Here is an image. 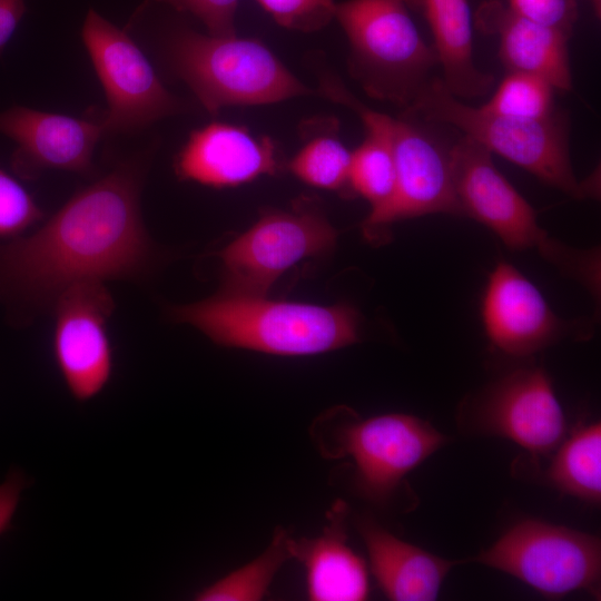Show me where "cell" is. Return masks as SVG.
Returning <instances> with one entry per match:
<instances>
[{
    "mask_svg": "<svg viewBox=\"0 0 601 601\" xmlns=\"http://www.w3.org/2000/svg\"><path fill=\"white\" fill-rule=\"evenodd\" d=\"M491 154L463 135L452 142V177L462 215L489 227L509 248H536L561 269L584 279L593 256L551 239L540 227L535 210L497 170Z\"/></svg>",
    "mask_w": 601,
    "mask_h": 601,
    "instance_id": "cell-6",
    "label": "cell"
},
{
    "mask_svg": "<svg viewBox=\"0 0 601 601\" xmlns=\"http://www.w3.org/2000/svg\"><path fill=\"white\" fill-rule=\"evenodd\" d=\"M144 167L122 162L28 235L0 242V307L23 328L83 280L140 282L158 259L141 216Z\"/></svg>",
    "mask_w": 601,
    "mask_h": 601,
    "instance_id": "cell-1",
    "label": "cell"
},
{
    "mask_svg": "<svg viewBox=\"0 0 601 601\" xmlns=\"http://www.w3.org/2000/svg\"><path fill=\"white\" fill-rule=\"evenodd\" d=\"M555 89L535 75L508 71L490 100L480 108L492 114L522 119H545L556 110Z\"/></svg>",
    "mask_w": 601,
    "mask_h": 601,
    "instance_id": "cell-24",
    "label": "cell"
},
{
    "mask_svg": "<svg viewBox=\"0 0 601 601\" xmlns=\"http://www.w3.org/2000/svg\"><path fill=\"white\" fill-rule=\"evenodd\" d=\"M28 476L19 469H11L0 483V535L12 523L22 493L29 486Z\"/></svg>",
    "mask_w": 601,
    "mask_h": 601,
    "instance_id": "cell-29",
    "label": "cell"
},
{
    "mask_svg": "<svg viewBox=\"0 0 601 601\" xmlns=\"http://www.w3.org/2000/svg\"><path fill=\"white\" fill-rule=\"evenodd\" d=\"M417 4L431 29L444 87L456 98L485 96L494 85L473 58L472 16L467 0H406Z\"/></svg>",
    "mask_w": 601,
    "mask_h": 601,
    "instance_id": "cell-20",
    "label": "cell"
},
{
    "mask_svg": "<svg viewBox=\"0 0 601 601\" xmlns=\"http://www.w3.org/2000/svg\"><path fill=\"white\" fill-rule=\"evenodd\" d=\"M165 52L174 72L211 115L227 106L266 105L314 93L256 39L177 28L168 35Z\"/></svg>",
    "mask_w": 601,
    "mask_h": 601,
    "instance_id": "cell-3",
    "label": "cell"
},
{
    "mask_svg": "<svg viewBox=\"0 0 601 601\" xmlns=\"http://www.w3.org/2000/svg\"><path fill=\"white\" fill-rule=\"evenodd\" d=\"M336 231L324 213L309 203L265 213L219 254L225 294L266 296L277 278L298 262L325 254Z\"/></svg>",
    "mask_w": 601,
    "mask_h": 601,
    "instance_id": "cell-8",
    "label": "cell"
},
{
    "mask_svg": "<svg viewBox=\"0 0 601 601\" xmlns=\"http://www.w3.org/2000/svg\"><path fill=\"white\" fill-rule=\"evenodd\" d=\"M26 12L24 0H0V56Z\"/></svg>",
    "mask_w": 601,
    "mask_h": 601,
    "instance_id": "cell-30",
    "label": "cell"
},
{
    "mask_svg": "<svg viewBox=\"0 0 601 601\" xmlns=\"http://www.w3.org/2000/svg\"><path fill=\"white\" fill-rule=\"evenodd\" d=\"M545 480L558 491L592 504L601 501V425H581L555 450Z\"/></svg>",
    "mask_w": 601,
    "mask_h": 601,
    "instance_id": "cell-21",
    "label": "cell"
},
{
    "mask_svg": "<svg viewBox=\"0 0 601 601\" xmlns=\"http://www.w3.org/2000/svg\"><path fill=\"white\" fill-rule=\"evenodd\" d=\"M0 134L16 144L11 168L24 180L50 169L92 171V157L105 129L100 120L13 106L0 112Z\"/></svg>",
    "mask_w": 601,
    "mask_h": 601,
    "instance_id": "cell-14",
    "label": "cell"
},
{
    "mask_svg": "<svg viewBox=\"0 0 601 601\" xmlns=\"http://www.w3.org/2000/svg\"><path fill=\"white\" fill-rule=\"evenodd\" d=\"M278 169L277 149L270 138L225 122L191 131L175 159V171L181 180L211 187L237 186Z\"/></svg>",
    "mask_w": 601,
    "mask_h": 601,
    "instance_id": "cell-16",
    "label": "cell"
},
{
    "mask_svg": "<svg viewBox=\"0 0 601 601\" xmlns=\"http://www.w3.org/2000/svg\"><path fill=\"white\" fill-rule=\"evenodd\" d=\"M115 300L101 280H83L63 292L52 307L55 362L70 395L85 403L108 385L114 354L108 322Z\"/></svg>",
    "mask_w": 601,
    "mask_h": 601,
    "instance_id": "cell-12",
    "label": "cell"
},
{
    "mask_svg": "<svg viewBox=\"0 0 601 601\" xmlns=\"http://www.w3.org/2000/svg\"><path fill=\"white\" fill-rule=\"evenodd\" d=\"M214 343L283 356L314 355L352 345L359 315L346 304L322 306L225 293L168 308Z\"/></svg>",
    "mask_w": 601,
    "mask_h": 601,
    "instance_id": "cell-2",
    "label": "cell"
},
{
    "mask_svg": "<svg viewBox=\"0 0 601 601\" xmlns=\"http://www.w3.org/2000/svg\"><path fill=\"white\" fill-rule=\"evenodd\" d=\"M347 505L337 500L327 513L328 524L316 538H287L290 559L306 572V588L314 601H362L370 583L364 561L347 543Z\"/></svg>",
    "mask_w": 601,
    "mask_h": 601,
    "instance_id": "cell-18",
    "label": "cell"
},
{
    "mask_svg": "<svg viewBox=\"0 0 601 601\" xmlns=\"http://www.w3.org/2000/svg\"><path fill=\"white\" fill-rule=\"evenodd\" d=\"M476 425L486 434L505 437L534 457L554 452L565 434V418L552 382L542 368H521L485 393Z\"/></svg>",
    "mask_w": 601,
    "mask_h": 601,
    "instance_id": "cell-13",
    "label": "cell"
},
{
    "mask_svg": "<svg viewBox=\"0 0 601 601\" xmlns=\"http://www.w3.org/2000/svg\"><path fill=\"white\" fill-rule=\"evenodd\" d=\"M435 128V122L408 112L391 119L395 188L390 201L364 220L368 238L397 220L437 213L462 215L452 177V142Z\"/></svg>",
    "mask_w": 601,
    "mask_h": 601,
    "instance_id": "cell-11",
    "label": "cell"
},
{
    "mask_svg": "<svg viewBox=\"0 0 601 601\" xmlns=\"http://www.w3.org/2000/svg\"><path fill=\"white\" fill-rule=\"evenodd\" d=\"M335 18L349 43V70L368 96L407 110L433 80L437 63L406 0H347Z\"/></svg>",
    "mask_w": 601,
    "mask_h": 601,
    "instance_id": "cell-5",
    "label": "cell"
},
{
    "mask_svg": "<svg viewBox=\"0 0 601 601\" xmlns=\"http://www.w3.org/2000/svg\"><path fill=\"white\" fill-rule=\"evenodd\" d=\"M198 18L215 37L235 36L238 0H157Z\"/></svg>",
    "mask_w": 601,
    "mask_h": 601,
    "instance_id": "cell-27",
    "label": "cell"
},
{
    "mask_svg": "<svg viewBox=\"0 0 601 601\" xmlns=\"http://www.w3.org/2000/svg\"><path fill=\"white\" fill-rule=\"evenodd\" d=\"M592 1L594 2V6H595V7H597V6H598V8L600 7V0H592Z\"/></svg>",
    "mask_w": 601,
    "mask_h": 601,
    "instance_id": "cell-31",
    "label": "cell"
},
{
    "mask_svg": "<svg viewBox=\"0 0 601 601\" xmlns=\"http://www.w3.org/2000/svg\"><path fill=\"white\" fill-rule=\"evenodd\" d=\"M471 560L505 572L548 598L581 590L600 597V539L566 526L523 520Z\"/></svg>",
    "mask_w": 601,
    "mask_h": 601,
    "instance_id": "cell-7",
    "label": "cell"
},
{
    "mask_svg": "<svg viewBox=\"0 0 601 601\" xmlns=\"http://www.w3.org/2000/svg\"><path fill=\"white\" fill-rule=\"evenodd\" d=\"M43 218L45 211L32 195L0 168V238L20 236Z\"/></svg>",
    "mask_w": 601,
    "mask_h": 601,
    "instance_id": "cell-25",
    "label": "cell"
},
{
    "mask_svg": "<svg viewBox=\"0 0 601 601\" xmlns=\"http://www.w3.org/2000/svg\"><path fill=\"white\" fill-rule=\"evenodd\" d=\"M476 24L497 37L499 56L508 71L541 77L556 91L572 89L568 52L571 33L521 17L496 1L480 7Z\"/></svg>",
    "mask_w": 601,
    "mask_h": 601,
    "instance_id": "cell-17",
    "label": "cell"
},
{
    "mask_svg": "<svg viewBox=\"0 0 601 601\" xmlns=\"http://www.w3.org/2000/svg\"><path fill=\"white\" fill-rule=\"evenodd\" d=\"M404 112L461 131L491 152L574 198L595 194L591 185L579 181L573 173L569 120L561 111L540 120L487 112L463 104L444 87L440 77H434Z\"/></svg>",
    "mask_w": 601,
    "mask_h": 601,
    "instance_id": "cell-4",
    "label": "cell"
},
{
    "mask_svg": "<svg viewBox=\"0 0 601 601\" xmlns=\"http://www.w3.org/2000/svg\"><path fill=\"white\" fill-rule=\"evenodd\" d=\"M332 435L324 454L352 457L355 487L374 503L390 499L402 480L445 442L428 422L402 413L349 421Z\"/></svg>",
    "mask_w": 601,
    "mask_h": 601,
    "instance_id": "cell-10",
    "label": "cell"
},
{
    "mask_svg": "<svg viewBox=\"0 0 601 601\" xmlns=\"http://www.w3.org/2000/svg\"><path fill=\"white\" fill-rule=\"evenodd\" d=\"M306 142L288 161V169L314 187L344 190L349 187L352 152L337 136L335 120L315 121L305 128Z\"/></svg>",
    "mask_w": 601,
    "mask_h": 601,
    "instance_id": "cell-22",
    "label": "cell"
},
{
    "mask_svg": "<svg viewBox=\"0 0 601 601\" xmlns=\"http://www.w3.org/2000/svg\"><path fill=\"white\" fill-rule=\"evenodd\" d=\"M356 525L367 550L373 575L387 599L431 601L437 598L455 561L396 538L372 518L361 516Z\"/></svg>",
    "mask_w": 601,
    "mask_h": 601,
    "instance_id": "cell-19",
    "label": "cell"
},
{
    "mask_svg": "<svg viewBox=\"0 0 601 601\" xmlns=\"http://www.w3.org/2000/svg\"><path fill=\"white\" fill-rule=\"evenodd\" d=\"M287 533L277 529L270 544L255 560L199 590L197 601L262 600L284 562L290 559Z\"/></svg>",
    "mask_w": 601,
    "mask_h": 601,
    "instance_id": "cell-23",
    "label": "cell"
},
{
    "mask_svg": "<svg viewBox=\"0 0 601 601\" xmlns=\"http://www.w3.org/2000/svg\"><path fill=\"white\" fill-rule=\"evenodd\" d=\"M481 315L492 345L516 357L536 353L570 329L536 286L506 262H499L489 276Z\"/></svg>",
    "mask_w": 601,
    "mask_h": 601,
    "instance_id": "cell-15",
    "label": "cell"
},
{
    "mask_svg": "<svg viewBox=\"0 0 601 601\" xmlns=\"http://www.w3.org/2000/svg\"><path fill=\"white\" fill-rule=\"evenodd\" d=\"M508 7L521 17L569 33L578 16L573 0H509Z\"/></svg>",
    "mask_w": 601,
    "mask_h": 601,
    "instance_id": "cell-28",
    "label": "cell"
},
{
    "mask_svg": "<svg viewBox=\"0 0 601 601\" xmlns=\"http://www.w3.org/2000/svg\"><path fill=\"white\" fill-rule=\"evenodd\" d=\"M259 6L282 27L313 32L335 18L334 0H257Z\"/></svg>",
    "mask_w": 601,
    "mask_h": 601,
    "instance_id": "cell-26",
    "label": "cell"
},
{
    "mask_svg": "<svg viewBox=\"0 0 601 601\" xmlns=\"http://www.w3.org/2000/svg\"><path fill=\"white\" fill-rule=\"evenodd\" d=\"M81 36L108 102L106 135L137 131L184 110L134 40L97 11H88Z\"/></svg>",
    "mask_w": 601,
    "mask_h": 601,
    "instance_id": "cell-9",
    "label": "cell"
}]
</instances>
